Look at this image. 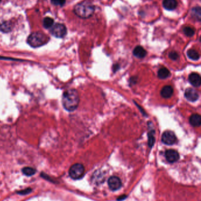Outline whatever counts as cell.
<instances>
[{"label": "cell", "instance_id": "cell-20", "mask_svg": "<svg viewBox=\"0 0 201 201\" xmlns=\"http://www.w3.org/2000/svg\"><path fill=\"white\" fill-rule=\"evenodd\" d=\"M54 24V20L50 17H46L43 20V26L48 29L52 28Z\"/></svg>", "mask_w": 201, "mask_h": 201}, {"label": "cell", "instance_id": "cell-10", "mask_svg": "<svg viewBox=\"0 0 201 201\" xmlns=\"http://www.w3.org/2000/svg\"><path fill=\"white\" fill-rule=\"evenodd\" d=\"M189 81L193 87H199L201 84V77L198 74L193 72L189 76Z\"/></svg>", "mask_w": 201, "mask_h": 201}, {"label": "cell", "instance_id": "cell-16", "mask_svg": "<svg viewBox=\"0 0 201 201\" xmlns=\"http://www.w3.org/2000/svg\"><path fill=\"white\" fill-rule=\"evenodd\" d=\"M13 29V24L10 21H4L0 24V31L7 33L10 32Z\"/></svg>", "mask_w": 201, "mask_h": 201}, {"label": "cell", "instance_id": "cell-8", "mask_svg": "<svg viewBox=\"0 0 201 201\" xmlns=\"http://www.w3.org/2000/svg\"><path fill=\"white\" fill-rule=\"evenodd\" d=\"M165 157L169 162L174 163L179 159V155L175 150H169L165 152Z\"/></svg>", "mask_w": 201, "mask_h": 201}, {"label": "cell", "instance_id": "cell-23", "mask_svg": "<svg viewBox=\"0 0 201 201\" xmlns=\"http://www.w3.org/2000/svg\"><path fill=\"white\" fill-rule=\"evenodd\" d=\"M52 3L54 5L63 6L66 3V0H51Z\"/></svg>", "mask_w": 201, "mask_h": 201}, {"label": "cell", "instance_id": "cell-6", "mask_svg": "<svg viewBox=\"0 0 201 201\" xmlns=\"http://www.w3.org/2000/svg\"><path fill=\"white\" fill-rule=\"evenodd\" d=\"M162 141L166 145H171L174 144L176 141V136L172 131H167L163 132L162 135Z\"/></svg>", "mask_w": 201, "mask_h": 201}, {"label": "cell", "instance_id": "cell-18", "mask_svg": "<svg viewBox=\"0 0 201 201\" xmlns=\"http://www.w3.org/2000/svg\"><path fill=\"white\" fill-rule=\"evenodd\" d=\"M158 75V77L160 79H165L170 76V71L166 68H160L159 70Z\"/></svg>", "mask_w": 201, "mask_h": 201}, {"label": "cell", "instance_id": "cell-17", "mask_svg": "<svg viewBox=\"0 0 201 201\" xmlns=\"http://www.w3.org/2000/svg\"><path fill=\"white\" fill-rule=\"evenodd\" d=\"M187 55L188 57H189L190 59L192 60H198L200 58V55L198 53V52L196 51V50H189L187 51Z\"/></svg>", "mask_w": 201, "mask_h": 201}, {"label": "cell", "instance_id": "cell-9", "mask_svg": "<svg viewBox=\"0 0 201 201\" xmlns=\"http://www.w3.org/2000/svg\"><path fill=\"white\" fill-rule=\"evenodd\" d=\"M185 98L189 101L195 102L199 98V94L195 89L192 88H187L185 92Z\"/></svg>", "mask_w": 201, "mask_h": 201}, {"label": "cell", "instance_id": "cell-11", "mask_svg": "<svg viewBox=\"0 0 201 201\" xmlns=\"http://www.w3.org/2000/svg\"><path fill=\"white\" fill-rule=\"evenodd\" d=\"M162 5L166 10H174L178 7V2L176 0H163Z\"/></svg>", "mask_w": 201, "mask_h": 201}, {"label": "cell", "instance_id": "cell-14", "mask_svg": "<svg viewBox=\"0 0 201 201\" xmlns=\"http://www.w3.org/2000/svg\"><path fill=\"white\" fill-rule=\"evenodd\" d=\"M190 124L195 127H198L201 125V117L199 114H193L189 118Z\"/></svg>", "mask_w": 201, "mask_h": 201}, {"label": "cell", "instance_id": "cell-15", "mask_svg": "<svg viewBox=\"0 0 201 201\" xmlns=\"http://www.w3.org/2000/svg\"><path fill=\"white\" fill-rule=\"evenodd\" d=\"M191 17L195 19L196 21H201V7L198 6L195 7L191 10Z\"/></svg>", "mask_w": 201, "mask_h": 201}, {"label": "cell", "instance_id": "cell-24", "mask_svg": "<svg viewBox=\"0 0 201 201\" xmlns=\"http://www.w3.org/2000/svg\"><path fill=\"white\" fill-rule=\"evenodd\" d=\"M169 57L172 60H176L179 58L178 54L175 51L170 52L169 54Z\"/></svg>", "mask_w": 201, "mask_h": 201}, {"label": "cell", "instance_id": "cell-3", "mask_svg": "<svg viewBox=\"0 0 201 201\" xmlns=\"http://www.w3.org/2000/svg\"><path fill=\"white\" fill-rule=\"evenodd\" d=\"M49 38L46 34L40 32H36L28 37L27 42L32 47L37 48L46 44Z\"/></svg>", "mask_w": 201, "mask_h": 201}, {"label": "cell", "instance_id": "cell-19", "mask_svg": "<svg viewBox=\"0 0 201 201\" xmlns=\"http://www.w3.org/2000/svg\"><path fill=\"white\" fill-rule=\"evenodd\" d=\"M23 173L27 176H31L36 174V170L31 167H25L22 170Z\"/></svg>", "mask_w": 201, "mask_h": 201}, {"label": "cell", "instance_id": "cell-4", "mask_svg": "<svg viewBox=\"0 0 201 201\" xmlns=\"http://www.w3.org/2000/svg\"><path fill=\"white\" fill-rule=\"evenodd\" d=\"M84 174V167L82 164H76L72 165L69 170V175L73 179H79Z\"/></svg>", "mask_w": 201, "mask_h": 201}, {"label": "cell", "instance_id": "cell-7", "mask_svg": "<svg viewBox=\"0 0 201 201\" xmlns=\"http://www.w3.org/2000/svg\"><path fill=\"white\" fill-rule=\"evenodd\" d=\"M108 185L112 191H117L122 186V182L118 177L113 176L108 180Z\"/></svg>", "mask_w": 201, "mask_h": 201}, {"label": "cell", "instance_id": "cell-22", "mask_svg": "<svg viewBox=\"0 0 201 201\" xmlns=\"http://www.w3.org/2000/svg\"><path fill=\"white\" fill-rule=\"evenodd\" d=\"M183 33L185 34L186 36L192 37L195 34V31L193 28H191L190 26H185L183 30Z\"/></svg>", "mask_w": 201, "mask_h": 201}, {"label": "cell", "instance_id": "cell-1", "mask_svg": "<svg viewBox=\"0 0 201 201\" xmlns=\"http://www.w3.org/2000/svg\"><path fill=\"white\" fill-rule=\"evenodd\" d=\"M73 11L78 17L88 19L94 14L95 6L91 0H84L74 6Z\"/></svg>", "mask_w": 201, "mask_h": 201}, {"label": "cell", "instance_id": "cell-2", "mask_svg": "<svg viewBox=\"0 0 201 201\" xmlns=\"http://www.w3.org/2000/svg\"><path fill=\"white\" fill-rule=\"evenodd\" d=\"M80 101L78 91L70 89L65 91L62 97V103L64 108L68 111H73L78 107Z\"/></svg>", "mask_w": 201, "mask_h": 201}, {"label": "cell", "instance_id": "cell-5", "mask_svg": "<svg viewBox=\"0 0 201 201\" xmlns=\"http://www.w3.org/2000/svg\"><path fill=\"white\" fill-rule=\"evenodd\" d=\"M50 32L53 36L57 38H63L67 34V28L64 24L58 23L53 26Z\"/></svg>", "mask_w": 201, "mask_h": 201}, {"label": "cell", "instance_id": "cell-21", "mask_svg": "<svg viewBox=\"0 0 201 201\" xmlns=\"http://www.w3.org/2000/svg\"><path fill=\"white\" fill-rule=\"evenodd\" d=\"M155 130H150L148 133V144L150 148L153 146L155 143Z\"/></svg>", "mask_w": 201, "mask_h": 201}, {"label": "cell", "instance_id": "cell-25", "mask_svg": "<svg viewBox=\"0 0 201 201\" xmlns=\"http://www.w3.org/2000/svg\"><path fill=\"white\" fill-rule=\"evenodd\" d=\"M31 191H32V189H31V188H27V189H26L24 190H22V191L18 192L17 194L24 195H26V194H28L30 193Z\"/></svg>", "mask_w": 201, "mask_h": 201}, {"label": "cell", "instance_id": "cell-12", "mask_svg": "<svg viewBox=\"0 0 201 201\" xmlns=\"http://www.w3.org/2000/svg\"><path fill=\"white\" fill-rule=\"evenodd\" d=\"M133 53L134 56L138 58H143L146 57L147 54L146 51L142 46H139V45L134 48Z\"/></svg>", "mask_w": 201, "mask_h": 201}, {"label": "cell", "instance_id": "cell-26", "mask_svg": "<svg viewBox=\"0 0 201 201\" xmlns=\"http://www.w3.org/2000/svg\"><path fill=\"white\" fill-rule=\"evenodd\" d=\"M1 1V0H0V1Z\"/></svg>", "mask_w": 201, "mask_h": 201}, {"label": "cell", "instance_id": "cell-13", "mask_svg": "<svg viewBox=\"0 0 201 201\" xmlns=\"http://www.w3.org/2000/svg\"><path fill=\"white\" fill-rule=\"evenodd\" d=\"M173 93V90L172 87L169 85H166L162 89L160 94L163 98H169L172 95Z\"/></svg>", "mask_w": 201, "mask_h": 201}]
</instances>
